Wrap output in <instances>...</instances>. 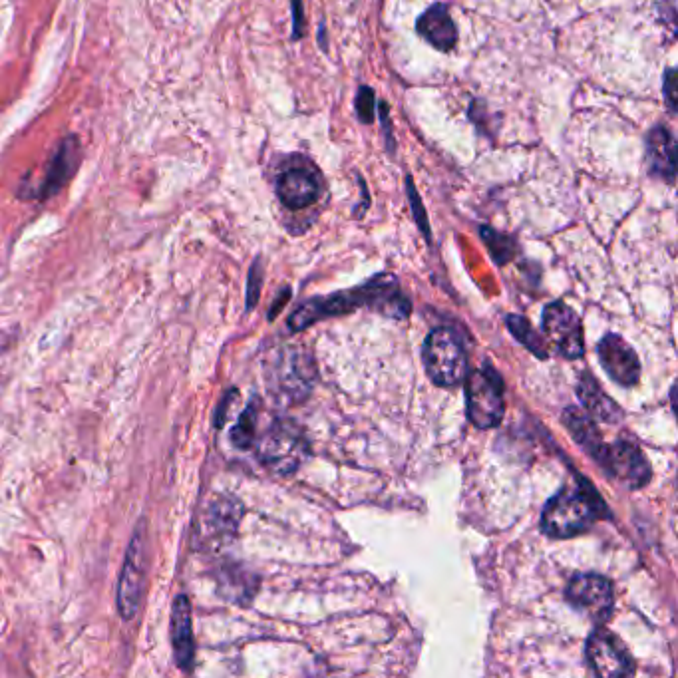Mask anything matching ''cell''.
Returning <instances> with one entry per match:
<instances>
[{"mask_svg": "<svg viewBox=\"0 0 678 678\" xmlns=\"http://www.w3.org/2000/svg\"><path fill=\"white\" fill-rule=\"evenodd\" d=\"M171 643L173 659L181 671L193 669L195 643H193V625H191V607L185 595L175 597L171 611Z\"/></svg>", "mask_w": 678, "mask_h": 678, "instance_id": "obj_17", "label": "cell"}, {"mask_svg": "<svg viewBox=\"0 0 678 678\" xmlns=\"http://www.w3.org/2000/svg\"><path fill=\"white\" fill-rule=\"evenodd\" d=\"M80 166H82V144L78 136L74 134L66 136L58 144L56 152L52 154L42 183L36 189H32L28 199L36 197V199L46 201V199L56 197L72 181V177L78 173Z\"/></svg>", "mask_w": 678, "mask_h": 678, "instance_id": "obj_7", "label": "cell"}, {"mask_svg": "<svg viewBox=\"0 0 678 678\" xmlns=\"http://www.w3.org/2000/svg\"><path fill=\"white\" fill-rule=\"evenodd\" d=\"M587 659L599 677H631L635 663L621 639L607 629H597L587 641Z\"/></svg>", "mask_w": 678, "mask_h": 678, "instance_id": "obj_10", "label": "cell"}, {"mask_svg": "<svg viewBox=\"0 0 678 678\" xmlns=\"http://www.w3.org/2000/svg\"><path fill=\"white\" fill-rule=\"evenodd\" d=\"M565 426L569 428V432L573 434V438L577 440V444L589 454L593 456V460H597V456L603 450V438L595 426V420L583 412H579L577 408H567L565 410Z\"/></svg>", "mask_w": 678, "mask_h": 678, "instance_id": "obj_19", "label": "cell"}, {"mask_svg": "<svg viewBox=\"0 0 678 678\" xmlns=\"http://www.w3.org/2000/svg\"><path fill=\"white\" fill-rule=\"evenodd\" d=\"M675 74H677L675 68H667L665 82H663L665 96H667V106H669V110L673 114H677V82H675Z\"/></svg>", "mask_w": 678, "mask_h": 678, "instance_id": "obj_28", "label": "cell"}, {"mask_svg": "<svg viewBox=\"0 0 678 678\" xmlns=\"http://www.w3.org/2000/svg\"><path fill=\"white\" fill-rule=\"evenodd\" d=\"M259 460L275 474L289 476L307 460L309 444L301 428L289 420H277L259 440Z\"/></svg>", "mask_w": 678, "mask_h": 678, "instance_id": "obj_5", "label": "cell"}, {"mask_svg": "<svg viewBox=\"0 0 678 678\" xmlns=\"http://www.w3.org/2000/svg\"><path fill=\"white\" fill-rule=\"evenodd\" d=\"M543 333L549 344L565 358H579L585 350L581 319L563 303H551L545 307Z\"/></svg>", "mask_w": 678, "mask_h": 678, "instance_id": "obj_8", "label": "cell"}, {"mask_svg": "<svg viewBox=\"0 0 678 678\" xmlns=\"http://www.w3.org/2000/svg\"><path fill=\"white\" fill-rule=\"evenodd\" d=\"M424 366L434 384L452 388L468 376V356L456 333L436 329L424 342Z\"/></svg>", "mask_w": 678, "mask_h": 678, "instance_id": "obj_6", "label": "cell"}, {"mask_svg": "<svg viewBox=\"0 0 678 678\" xmlns=\"http://www.w3.org/2000/svg\"><path fill=\"white\" fill-rule=\"evenodd\" d=\"M261 281H263V267H261V261L257 259L251 267V273H249V285H247V307L251 309L257 299H259V293H261Z\"/></svg>", "mask_w": 678, "mask_h": 678, "instance_id": "obj_26", "label": "cell"}, {"mask_svg": "<svg viewBox=\"0 0 678 678\" xmlns=\"http://www.w3.org/2000/svg\"><path fill=\"white\" fill-rule=\"evenodd\" d=\"M243 508L237 500L221 496L207 509V527L215 535H233L239 527Z\"/></svg>", "mask_w": 678, "mask_h": 678, "instance_id": "obj_20", "label": "cell"}, {"mask_svg": "<svg viewBox=\"0 0 678 678\" xmlns=\"http://www.w3.org/2000/svg\"><path fill=\"white\" fill-rule=\"evenodd\" d=\"M321 195V179L307 166H293L277 177V197L293 211L311 207Z\"/></svg>", "mask_w": 678, "mask_h": 678, "instance_id": "obj_13", "label": "cell"}, {"mask_svg": "<svg viewBox=\"0 0 678 678\" xmlns=\"http://www.w3.org/2000/svg\"><path fill=\"white\" fill-rule=\"evenodd\" d=\"M466 404L470 422L480 428H496L506 412L504 380L490 364L466 376Z\"/></svg>", "mask_w": 678, "mask_h": 678, "instance_id": "obj_4", "label": "cell"}, {"mask_svg": "<svg viewBox=\"0 0 678 678\" xmlns=\"http://www.w3.org/2000/svg\"><path fill=\"white\" fill-rule=\"evenodd\" d=\"M509 331L515 339L519 342H523L533 354L541 356V358H547V348H545V342L535 335V331L531 329V325L523 319V317H508Z\"/></svg>", "mask_w": 678, "mask_h": 678, "instance_id": "obj_21", "label": "cell"}, {"mask_svg": "<svg viewBox=\"0 0 678 678\" xmlns=\"http://www.w3.org/2000/svg\"><path fill=\"white\" fill-rule=\"evenodd\" d=\"M362 305H378V307L388 305L392 315H396V313L406 315L408 313L406 309L396 307V305L410 307L400 297L396 279L390 277V275H380V277L372 279L364 287H358V289H352V291H346V293H337V295H331V297H325V299H313V301L305 303L289 319V327L293 331H305L309 325L319 323L321 319L348 313V311H352L356 307H362Z\"/></svg>", "mask_w": 678, "mask_h": 678, "instance_id": "obj_1", "label": "cell"}, {"mask_svg": "<svg viewBox=\"0 0 678 678\" xmlns=\"http://www.w3.org/2000/svg\"><path fill=\"white\" fill-rule=\"evenodd\" d=\"M482 239L486 241L488 249L492 251V257L500 265L508 263L509 259L515 255L513 239L504 235V233H500V231H496V229H492V227H482Z\"/></svg>", "mask_w": 678, "mask_h": 678, "instance_id": "obj_22", "label": "cell"}, {"mask_svg": "<svg viewBox=\"0 0 678 678\" xmlns=\"http://www.w3.org/2000/svg\"><path fill=\"white\" fill-rule=\"evenodd\" d=\"M404 183H406L408 201H410V207H412L414 219H416V223H418L420 231H422V233H424V235L430 239V223H428V217H426V211H424V203H422V199H420V195H418V189H416V185H414V181H412V177H410V175H406Z\"/></svg>", "mask_w": 678, "mask_h": 678, "instance_id": "obj_25", "label": "cell"}, {"mask_svg": "<svg viewBox=\"0 0 678 678\" xmlns=\"http://www.w3.org/2000/svg\"><path fill=\"white\" fill-rule=\"evenodd\" d=\"M416 30L430 46L440 52H450L458 44V28L452 20L448 4L444 2H434L432 6H428L420 14Z\"/></svg>", "mask_w": 678, "mask_h": 678, "instance_id": "obj_14", "label": "cell"}, {"mask_svg": "<svg viewBox=\"0 0 678 678\" xmlns=\"http://www.w3.org/2000/svg\"><path fill=\"white\" fill-rule=\"evenodd\" d=\"M380 108V122H382V130H384V136H386V146H388V152L394 154L396 150V142H394V128L390 124V116H388V106L384 102L378 104Z\"/></svg>", "mask_w": 678, "mask_h": 678, "instance_id": "obj_29", "label": "cell"}, {"mask_svg": "<svg viewBox=\"0 0 678 678\" xmlns=\"http://www.w3.org/2000/svg\"><path fill=\"white\" fill-rule=\"evenodd\" d=\"M579 400L583 402V406L597 418L603 420L607 424H615L623 418L621 408L617 406V402H613L603 390L601 386L595 382V378L591 374H585L579 380Z\"/></svg>", "mask_w": 678, "mask_h": 678, "instance_id": "obj_18", "label": "cell"}, {"mask_svg": "<svg viewBox=\"0 0 678 678\" xmlns=\"http://www.w3.org/2000/svg\"><path fill=\"white\" fill-rule=\"evenodd\" d=\"M603 370L621 386H635L641 378V362L637 352L619 335H607L597 344Z\"/></svg>", "mask_w": 678, "mask_h": 678, "instance_id": "obj_12", "label": "cell"}, {"mask_svg": "<svg viewBox=\"0 0 678 678\" xmlns=\"http://www.w3.org/2000/svg\"><path fill=\"white\" fill-rule=\"evenodd\" d=\"M647 168L649 173L665 179L669 185L675 183L677 177V142L671 130L663 124H657L647 134Z\"/></svg>", "mask_w": 678, "mask_h": 678, "instance_id": "obj_16", "label": "cell"}, {"mask_svg": "<svg viewBox=\"0 0 678 678\" xmlns=\"http://www.w3.org/2000/svg\"><path fill=\"white\" fill-rule=\"evenodd\" d=\"M354 108H356V116L362 124L370 126L374 122V112H376V94L370 86H360L356 92V100H354Z\"/></svg>", "mask_w": 678, "mask_h": 678, "instance_id": "obj_24", "label": "cell"}, {"mask_svg": "<svg viewBox=\"0 0 678 678\" xmlns=\"http://www.w3.org/2000/svg\"><path fill=\"white\" fill-rule=\"evenodd\" d=\"M255 428H257V410L255 406H249L237 426L231 430V442L237 446V448H249L255 440Z\"/></svg>", "mask_w": 678, "mask_h": 678, "instance_id": "obj_23", "label": "cell"}, {"mask_svg": "<svg viewBox=\"0 0 678 678\" xmlns=\"http://www.w3.org/2000/svg\"><path fill=\"white\" fill-rule=\"evenodd\" d=\"M277 386L283 394H289L297 398V394H305L315 378V366L311 364V358L305 356L299 348H287L281 352L277 366Z\"/></svg>", "mask_w": 678, "mask_h": 678, "instance_id": "obj_15", "label": "cell"}, {"mask_svg": "<svg viewBox=\"0 0 678 678\" xmlns=\"http://www.w3.org/2000/svg\"><path fill=\"white\" fill-rule=\"evenodd\" d=\"M293 12V40H301L305 36V6L303 0H291Z\"/></svg>", "mask_w": 678, "mask_h": 678, "instance_id": "obj_27", "label": "cell"}, {"mask_svg": "<svg viewBox=\"0 0 678 678\" xmlns=\"http://www.w3.org/2000/svg\"><path fill=\"white\" fill-rule=\"evenodd\" d=\"M611 476L629 486L631 490L643 488L651 480V466L635 444L617 442L613 446H603L601 454L595 460Z\"/></svg>", "mask_w": 678, "mask_h": 678, "instance_id": "obj_9", "label": "cell"}, {"mask_svg": "<svg viewBox=\"0 0 678 678\" xmlns=\"http://www.w3.org/2000/svg\"><path fill=\"white\" fill-rule=\"evenodd\" d=\"M565 597L575 609L589 613L593 619H607L613 611V587L609 579L601 575L573 577Z\"/></svg>", "mask_w": 678, "mask_h": 678, "instance_id": "obj_11", "label": "cell"}, {"mask_svg": "<svg viewBox=\"0 0 678 678\" xmlns=\"http://www.w3.org/2000/svg\"><path fill=\"white\" fill-rule=\"evenodd\" d=\"M603 513H607L603 500L589 484L565 488L547 502L541 527L551 537H573L587 531Z\"/></svg>", "mask_w": 678, "mask_h": 678, "instance_id": "obj_2", "label": "cell"}, {"mask_svg": "<svg viewBox=\"0 0 678 678\" xmlns=\"http://www.w3.org/2000/svg\"><path fill=\"white\" fill-rule=\"evenodd\" d=\"M148 567H150L148 523L140 521L128 545L124 567L120 573V583H118V611L124 621L136 619L142 607V599L146 593V581H148Z\"/></svg>", "mask_w": 678, "mask_h": 678, "instance_id": "obj_3", "label": "cell"}]
</instances>
